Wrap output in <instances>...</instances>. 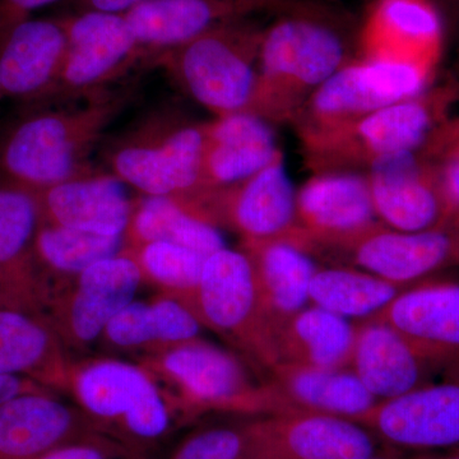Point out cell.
<instances>
[{"instance_id":"7","label":"cell","mask_w":459,"mask_h":459,"mask_svg":"<svg viewBox=\"0 0 459 459\" xmlns=\"http://www.w3.org/2000/svg\"><path fill=\"white\" fill-rule=\"evenodd\" d=\"M204 123L160 113L114 142L108 152L110 174L146 197L181 204L204 190L202 183Z\"/></svg>"},{"instance_id":"16","label":"cell","mask_w":459,"mask_h":459,"mask_svg":"<svg viewBox=\"0 0 459 459\" xmlns=\"http://www.w3.org/2000/svg\"><path fill=\"white\" fill-rule=\"evenodd\" d=\"M296 229L289 241L309 255L379 221L364 172L313 174L296 193Z\"/></svg>"},{"instance_id":"14","label":"cell","mask_w":459,"mask_h":459,"mask_svg":"<svg viewBox=\"0 0 459 459\" xmlns=\"http://www.w3.org/2000/svg\"><path fill=\"white\" fill-rule=\"evenodd\" d=\"M252 459H369L379 439L352 420L314 412L252 416Z\"/></svg>"},{"instance_id":"34","label":"cell","mask_w":459,"mask_h":459,"mask_svg":"<svg viewBox=\"0 0 459 459\" xmlns=\"http://www.w3.org/2000/svg\"><path fill=\"white\" fill-rule=\"evenodd\" d=\"M164 241L204 255L225 247L219 229L186 212L169 198L144 197L134 204L124 246Z\"/></svg>"},{"instance_id":"9","label":"cell","mask_w":459,"mask_h":459,"mask_svg":"<svg viewBox=\"0 0 459 459\" xmlns=\"http://www.w3.org/2000/svg\"><path fill=\"white\" fill-rule=\"evenodd\" d=\"M295 198L281 152L246 179L202 190L178 204L202 221L238 235L241 244H249L291 237L296 229Z\"/></svg>"},{"instance_id":"32","label":"cell","mask_w":459,"mask_h":459,"mask_svg":"<svg viewBox=\"0 0 459 459\" xmlns=\"http://www.w3.org/2000/svg\"><path fill=\"white\" fill-rule=\"evenodd\" d=\"M123 247L124 237H105L41 221L36 234V255L49 291V303L86 268L119 255Z\"/></svg>"},{"instance_id":"47","label":"cell","mask_w":459,"mask_h":459,"mask_svg":"<svg viewBox=\"0 0 459 459\" xmlns=\"http://www.w3.org/2000/svg\"><path fill=\"white\" fill-rule=\"evenodd\" d=\"M449 225L453 226L457 231L459 232V211L457 213H455V216L453 217V220L451 222H449Z\"/></svg>"},{"instance_id":"24","label":"cell","mask_w":459,"mask_h":459,"mask_svg":"<svg viewBox=\"0 0 459 459\" xmlns=\"http://www.w3.org/2000/svg\"><path fill=\"white\" fill-rule=\"evenodd\" d=\"M113 174L95 172L33 193L41 221L105 235L126 237L134 204Z\"/></svg>"},{"instance_id":"31","label":"cell","mask_w":459,"mask_h":459,"mask_svg":"<svg viewBox=\"0 0 459 459\" xmlns=\"http://www.w3.org/2000/svg\"><path fill=\"white\" fill-rule=\"evenodd\" d=\"M355 332L349 319L316 305L305 307L280 329L281 362L322 369L349 368Z\"/></svg>"},{"instance_id":"35","label":"cell","mask_w":459,"mask_h":459,"mask_svg":"<svg viewBox=\"0 0 459 459\" xmlns=\"http://www.w3.org/2000/svg\"><path fill=\"white\" fill-rule=\"evenodd\" d=\"M123 252L137 263L143 282L157 287L162 296L180 301L192 312L208 255L164 241L124 246Z\"/></svg>"},{"instance_id":"5","label":"cell","mask_w":459,"mask_h":459,"mask_svg":"<svg viewBox=\"0 0 459 459\" xmlns=\"http://www.w3.org/2000/svg\"><path fill=\"white\" fill-rule=\"evenodd\" d=\"M66 394L100 433L146 455L180 424L156 377L140 362L72 361Z\"/></svg>"},{"instance_id":"44","label":"cell","mask_w":459,"mask_h":459,"mask_svg":"<svg viewBox=\"0 0 459 459\" xmlns=\"http://www.w3.org/2000/svg\"><path fill=\"white\" fill-rule=\"evenodd\" d=\"M18 307V309H22V307H21L20 305H18L16 301H14L13 299H12L11 296H9L7 292L4 291V289L0 286V307Z\"/></svg>"},{"instance_id":"41","label":"cell","mask_w":459,"mask_h":459,"mask_svg":"<svg viewBox=\"0 0 459 459\" xmlns=\"http://www.w3.org/2000/svg\"><path fill=\"white\" fill-rule=\"evenodd\" d=\"M35 392L54 391L26 377L0 376V403L17 395L35 394Z\"/></svg>"},{"instance_id":"12","label":"cell","mask_w":459,"mask_h":459,"mask_svg":"<svg viewBox=\"0 0 459 459\" xmlns=\"http://www.w3.org/2000/svg\"><path fill=\"white\" fill-rule=\"evenodd\" d=\"M325 255L340 256L397 285L412 286L459 265V232L451 225L401 231L377 221L338 241Z\"/></svg>"},{"instance_id":"38","label":"cell","mask_w":459,"mask_h":459,"mask_svg":"<svg viewBox=\"0 0 459 459\" xmlns=\"http://www.w3.org/2000/svg\"><path fill=\"white\" fill-rule=\"evenodd\" d=\"M420 152L434 162L459 157V117L444 120L431 134L429 135Z\"/></svg>"},{"instance_id":"23","label":"cell","mask_w":459,"mask_h":459,"mask_svg":"<svg viewBox=\"0 0 459 459\" xmlns=\"http://www.w3.org/2000/svg\"><path fill=\"white\" fill-rule=\"evenodd\" d=\"M40 225L33 193L0 186V286L23 310L45 316L49 291L36 255Z\"/></svg>"},{"instance_id":"17","label":"cell","mask_w":459,"mask_h":459,"mask_svg":"<svg viewBox=\"0 0 459 459\" xmlns=\"http://www.w3.org/2000/svg\"><path fill=\"white\" fill-rule=\"evenodd\" d=\"M443 54V22L431 0H374L359 26L356 56L433 75Z\"/></svg>"},{"instance_id":"26","label":"cell","mask_w":459,"mask_h":459,"mask_svg":"<svg viewBox=\"0 0 459 459\" xmlns=\"http://www.w3.org/2000/svg\"><path fill=\"white\" fill-rule=\"evenodd\" d=\"M71 364L47 316L0 307V376L26 377L66 394Z\"/></svg>"},{"instance_id":"19","label":"cell","mask_w":459,"mask_h":459,"mask_svg":"<svg viewBox=\"0 0 459 459\" xmlns=\"http://www.w3.org/2000/svg\"><path fill=\"white\" fill-rule=\"evenodd\" d=\"M291 0H144L124 13L147 59L232 21L280 12Z\"/></svg>"},{"instance_id":"30","label":"cell","mask_w":459,"mask_h":459,"mask_svg":"<svg viewBox=\"0 0 459 459\" xmlns=\"http://www.w3.org/2000/svg\"><path fill=\"white\" fill-rule=\"evenodd\" d=\"M204 325L186 305L161 298L144 303L132 301L108 322L100 342L117 351H159L201 340Z\"/></svg>"},{"instance_id":"45","label":"cell","mask_w":459,"mask_h":459,"mask_svg":"<svg viewBox=\"0 0 459 459\" xmlns=\"http://www.w3.org/2000/svg\"><path fill=\"white\" fill-rule=\"evenodd\" d=\"M437 8L439 5L448 8H459V0H431Z\"/></svg>"},{"instance_id":"15","label":"cell","mask_w":459,"mask_h":459,"mask_svg":"<svg viewBox=\"0 0 459 459\" xmlns=\"http://www.w3.org/2000/svg\"><path fill=\"white\" fill-rule=\"evenodd\" d=\"M392 448L420 453L459 446V379L429 383L379 401L355 420Z\"/></svg>"},{"instance_id":"36","label":"cell","mask_w":459,"mask_h":459,"mask_svg":"<svg viewBox=\"0 0 459 459\" xmlns=\"http://www.w3.org/2000/svg\"><path fill=\"white\" fill-rule=\"evenodd\" d=\"M170 459H252L250 416L192 431L178 444Z\"/></svg>"},{"instance_id":"11","label":"cell","mask_w":459,"mask_h":459,"mask_svg":"<svg viewBox=\"0 0 459 459\" xmlns=\"http://www.w3.org/2000/svg\"><path fill=\"white\" fill-rule=\"evenodd\" d=\"M143 277L126 253L93 263L51 298L45 316L66 351L82 352L101 340L111 319L134 301Z\"/></svg>"},{"instance_id":"10","label":"cell","mask_w":459,"mask_h":459,"mask_svg":"<svg viewBox=\"0 0 459 459\" xmlns=\"http://www.w3.org/2000/svg\"><path fill=\"white\" fill-rule=\"evenodd\" d=\"M434 78L412 66L355 56L313 93L291 126L296 134L341 126L424 92Z\"/></svg>"},{"instance_id":"8","label":"cell","mask_w":459,"mask_h":459,"mask_svg":"<svg viewBox=\"0 0 459 459\" xmlns=\"http://www.w3.org/2000/svg\"><path fill=\"white\" fill-rule=\"evenodd\" d=\"M192 313L253 367L270 373L281 362L277 332L263 307L252 263L222 247L205 258Z\"/></svg>"},{"instance_id":"22","label":"cell","mask_w":459,"mask_h":459,"mask_svg":"<svg viewBox=\"0 0 459 459\" xmlns=\"http://www.w3.org/2000/svg\"><path fill=\"white\" fill-rule=\"evenodd\" d=\"M62 18H29L0 38V101L48 100L65 60Z\"/></svg>"},{"instance_id":"1","label":"cell","mask_w":459,"mask_h":459,"mask_svg":"<svg viewBox=\"0 0 459 459\" xmlns=\"http://www.w3.org/2000/svg\"><path fill=\"white\" fill-rule=\"evenodd\" d=\"M359 26L336 8L291 0L264 27L252 96L243 114L292 124L313 93L356 56Z\"/></svg>"},{"instance_id":"33","label":"cell","mask_w":459,"mask_h":459,"mask_svg":"<svg viewBox=\"0 0 459 459\" xmlns=\"http://www.w3.org/2000/svg\"><path fill=\"white\" fill-rule=\"evenodd\" d=\"M413 286V285H412ZM410 286L352 267H318L310 280L309 303L342 318H373Z\"/></svg>"},{"instance_id":"42","label":"cell","mask_w":459,"mask_h":459,"mask_svg":"<svg viewBox=\"0 0 459 459\" xmlns=\"http://www.w3.org/2000/svg\"><path fill=\"white\" fill-rule=\"evenodd\" d=\"M144 0H75L81 12L124 14Z\"/></svg>"},{"instance_id":"6","label":"cell","mask_w":459,"mask_h":459,"mask_svg":"<svg viewBox=\"0 0 459 459\" xmlns=\"http://www.w3.org/2000/svg\"><path fill=\"white\" fill-rule=\"evenodd\" d=\"M263 31L252 18L232 21L150 60L214 117L241 114L255 87Z\"/></svg>"},{"instance_id":"3","label":"cell","mask_w":459,"mask_h":459,"mask_svg":"<svg viewBox=\"0 0 459 459\" xmlns=\"http://www.w3.org/2000/svg\"><path fill=\"white\" fill-rule=\"evenodd\" d=\"M458 100L459 83L446 81L351 122L299 133L304 164L313 174H365L386 157L419 151Z\"/></svg>"},{"instance_id":"43","label":"cell","mask_w":459,"mask_h":459,"mask_svg":"<svg viewBox=\"0 0 459 459\" xmlns=\"http://www.w3.org/2000/svg\"><path fill=\"white\" fill-rule=\"evenodd\" d=\"M410 459H459V446L458 448L448 449V451L421 453V455H416L415 458Z\"/></svg>"},{"instance_id":"39","label":"cell","mask_w":459,"mask_h":459,"mask_svg":"<svg viewBox=\"0 0 459 459\" xmlns=\"http://www.w3.org/2000/svg\"><path fill=\"white\" fill-rule=\"evenodd\" d=\"M56 0H0V38L11 27L31 18L33 12Z\"/></svg>"},{"instance_id":"27","label":"cell","mask_w":459,"mask_h":459,"mask_svg":"<svg viewBox=\"0 0 459 459\" xmlns=\"http://www.w3.org/2000/svg\"><path fill=\"white\" fill-rule=\"evenodd\" d=\"M202 183L219 188L246 179L270 164L281 150L272 126L249 114H232L204 123Z\"/></svg>"},{"instance_id":"25","label":"cell","mask_w":459,"mask_h":459,"mask_svg":"<svg viewBox=\"0 0 459 459\" xmlns=\"http://www.w3.org/2000/svg\"><path fill=\"white\" fill-rule=\"evenodd\" d=\"M435 367L385 323L365 320L356 327L349 369L377 401L429 385Z\"/></svg>"},{"instance_id":"18","label":"cell","mask_w":459,"mask_h":459,"mask_svg":"<svg viewBox=\"0 0 459 459\" xmlns=\"http://www.w3.org/2000/svg\"><path fill=\"white\" fill-rule=\"evenodd\" d=\"M365 174L380 222L409 232L448 226L437 162L420 150L386 157Z\"/></svg>"},{"instance_id":"40","label":"cell","mask_w":459,"mask_h":459,"mask_svg":"<svg viewBox=\"0 0 459 459\" xmlns=\"http://www.w3.org/2000/svg\"><path fill=\"white\" fill-rule=\"evenodd\" d=\"M448 225L459 211V157L437 162Z\"/></svg>"},{"instance_id":"46","label":"cell","mask_w":459,"mask_h":459,"mask_svg":"<svg viewBox=\"0 0 459 459\" xmlns=\"http://www.w3.org/2000/svg\"><path fill=\"white\" fill-rule=\"evenodd\" d=\"M369 459H410V458H402L400 455H397V453H388V452H382L380 455H374V457H371Z\"/></svg>"},{"instance_id":"21","label":"cell","mask_w":459,"mask_h":459,"mask_svg":"<svg viewBox=\"0 0 459 459\" xmlns=\"http://www.w3.org/2000/svg\"><path fill=\"white\" fill-rule=\"evenodd\" d=\"M98 433L82 411L59 400L56 392L21 394L0 403V459H39Z\"/></svg>"},{"instance_id":"4","label":"cell","mask_w":459,"mask_h":459,"mask_svg":"<svg viewBox=\"0 0 459 459\" xmlns=\"http://www.w3.org/2000/svg\"><path fill=\"white\" fill-rule=\"evenodd\" d=\"M156 377L180 424L205 413L267 416L286 413L270 382L258 383L235 353L195 340L141 355Z\"/></svg>"},{"instance_id":"28","label":"cell","mask_w":459,"mask_h":459,"mask_svg":"<svg viewBox=\"0 0 459 459\" xmlns=\"http://www.w3.org/2000/svg\"><path fill=\"white\" fill-rule=\"evenodd\" d=\"M287 412H314L355 421L377 401L349 368L322 369L280 362L270 371Z\"/></svg>"},{"instance_id":"29","label":"cell","mask_w":459,"mask_h":459,"mask_svg":"<svg viewBox=\"0 0 459 459\" xmlns=\"http://www.w3.org/2000/svg\"><path fill=\"white\" fill-rule=\"evenodd\" d=\"M241 250L252 263L263 307L279 336L287 320L309 303L310 280L318 267L285 238L241 244Z\"/></svg>"},{"instance_id":"2","label":"cell","mask_w":459,"mask_h":459,"mask_svg":"<svg viewBox=\"0 0 459 459\" xmlns=\"http://www.w3.org/2000/svg\"><path fill=\"white\" fill-rule=\"evenodd\" d=\"M133 93L100 90L81 107L35 111L12 123L0 133V186L38 193L98 172L91 155Z\"/></svg>"},{"instance_id":"13","label":"cell","mask_w":459,"mask_h":459,"mask_svg":"<svg viewBox=\"0 0 459 459\" xmlns=\"http://www.w3.org/2000/svg\"><path fill=\"white\" fill-rule=\"evenodd\" d=\"M62 21L65 56L49 99L89 96L147 60L124 14L80 12Z\"/></svg>"},{"instance_id":"37","label":"cell","mask_w":459,"mask_h":459,"mask_svg":"<svg viewBox=\"0 0 459 459\" xmlns=\"http://www.w3.org/2000/svg\"><path fill=\"white\" fill-rule=\"evenodd\" d=\"M39 459H147V455L114 437L98 433L59 446Z\"/></svg>"},{"instance_id":"20","label":"cell","mask_w":459,"mask_h":459,"mask_svg":"<svg viewBox=\"0 0 459 459\" xmlns=\"http://www.w3.org/2000/svg\"><path fill=\"white\" fill-rule=\"evenodd\" d=\"M368 320L397 331L437 367L459 358V283L425 280L395 296Z\"/></svg>"}]
</instances>
